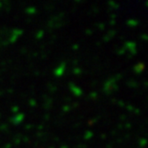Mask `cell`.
<instances>
[{"instance_id":"cell-1","label":"cell","mask_w":148,"mask_h":148,"mask_svg":"<svg viewBox=\"0 0 148 148\" xmlns=\"http://www.w3.org/2000/svg\"><path fill=\"white\" fill-rule=\"evenodd\" d=\"M22 33L23 30L19 29H0V47L14 43Z\"/></svg>"},{"instance_id":"cell-2","label":"cell","mask_w":148,"mask_h":148,"mask_svg":"<svg viewBox=\"0 0 148 148\" xmlns=\"http://www.w3.org/2000/svg\"><path fill=\"white\" fill-rule=\"evenodd\" d=\"M63 23H64V19H63V15H56L55 17H53L50 21H49V27L51 28H59L61 27Z\"/></svg>"},{"instance_id":"cell-3","label":"cell","mask_w":148,"mask_h":148,"mask_svg":"<svg viewBox=\"0 0 148 148\" xmlns=\"http://www.w3.org/2000/svg\"><path fill=\"white\" fill-rule=\"evenodd\" d=\"M116 90H118V85H117V83H116L115 79H111L107 80L106 83L104 84V91L107 94L113 93Z\"/></svg>"}]
</instances>
